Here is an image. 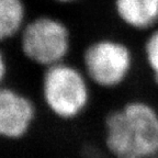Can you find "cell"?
<instances>
[{
    "instance_id": "obj_1",
    "label": "cell",
    "mask_w": 158,
    "mask_h": 158,
    "mask_svg": "<svg viewBox=\"0 0 158 158\" xmlns=\"http://www.w3.org/2000/svg\"><path fill=\"white\" fill-rule=\"evenodd\" d=\"M104 146L112 158L158 156V110L134 99L108 112L104 118Z\"/></svg>"
},
{
    "instance_id": "obj_2",
    "label": "cell",
    "mask_w": 158,
    "mask_h": 158,
    "mask_svg": "<svg viewBox=\"0 0 158 158\" xmlns=\"http://www.w3.org/2000/svg\"><path fill=\"white\" fill-rule=\"evenodd\" d=\"M41 96L47 111L60 121H74L91 102V82L84 69L67 60L44 68Z\"/></svg>"
},
{
    "instance_id": "obj_3",
    "label": "cell",
    "mask_w": 158,
    "mask_h": 158,
    "mask_svg": "<svg viewBox=\"0 0 158 158\" xmlns=\"http://www.w3.org/2000/svg\"><path fill=\"white\" fill-rule=\"evenodd\" d=\"M19 44L29 62L47 68L67 59L72 49V33L63 20L41 15L27 20L19 35Z\"/></svg>"
},
{
    "instance_id": "obj_4",
    "label": "cell",
    "mask_w": 158,
    "mask_h": 158,
    "mask_svg": "<svg viewBox=\"0 0 158 158\" xmlns=\"http://www.w3.org/2000/svg\"><path fill=\"white\" fill-rule=\"evenodd\" d=\"M81 60L91 85L102 89H116L125 84L135 63L131 47L113 37H100L89 43Z\"/></svg>"
},
{
    "instance_id": "obj_5",
    "label": "cell",
    "mask_w": 158,
    "mask_h": 158,
    "mask_svg": "<svg viewBox=\"0 0 158 158\" xmlns=\"http://www.w3.org/2000/svg\"><path fill=\"white\" fill-rule=\"evenodd\" d=\"M36 116V106L29 96L12 87H0V139H23L31 132Z\"/></svg>"
},
{
    "instance_id": "obj_6",
    "label": "cell",
    "mask_w": 158,
    "mask_h": 158,
    "mask_svg": "<svg viewBox=\"0 0 158 158\" xmlns=\"http://www.w3.org/2000/svg\"><path fill=\"white\" fill-rule=\"evenodd\" d=\"M120 22L137 32H149L158 25V0H113Z\"/></svg>"
},
{
    "instance_id": "obj_7",
    "label": "cell",
    "mask_w": 158,
    "mask_h": 158,
    "mask_svg": "<svg viewBox=\"0 0 158 158\" xmlns=\"http://www.w3.org/2000/svg\"><path fill=\"white\" fill-rule=\"evenodd\" d=\"M27 18L24 0H0V44L19 36Z\"/></svg>"
},
{
    "instance_id": "obj_8",
    "label": "cell",
    "mask_w": 158,
    "mask_h": 158,
    "mask_svg": "<svg viewBox=\"0 0 158 158\" xmlns=\"http://www.w3.org/2000/svg\"><path fill=\"white\" fill-rule=\"evenodd\" d=\"M143 56L153 81L158 86V25L148 32L144 41Z\"/></svg>"
},
{
    "instance_id": "obj_9",
    "label": "cell",
    "mask_w": 158,
    "mask_h": 158,
    "mask_svg": "<svg viewBox=\"0 0 158 158\" xmlns=\"http://www.w3.org/2000/svg\"><path fill=\"white\" fill-rule=\"evenodd\" d=\"M9 72V66H8V59L2 49L0 48V87L5 85L6 78Z\"/></svg>"
},
{
    "instance_id": "obj_10",
    "label": "cell",
    "mask_w": 158,
    "mask_h": 158,
    "mask_svg": "<svg viewBox=\"0 0 158 158\" xmlns=\"http://www.w3.org/2000/svg\"><path fill=\"white\" fill-rule=\"evenodd\" d=\"M55 2L57 3H60V5H70V3H74L78 0H53Z\"/></svg>"
}]
</instances>
